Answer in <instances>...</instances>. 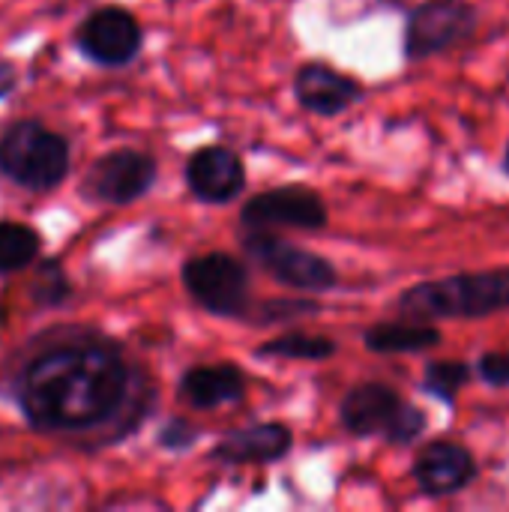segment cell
I'll return each mask as SVG.
<instances>
[{
	"label": "cell",
	"instance_id": "1",
	"mask_svg": "<svg viewBox=\"0 0 509 512\" xmlns=\"http://www.w3.org/2000/svg\"><path fill=\"white\" fill-rule=\"evenodd\" d=\"M0 387L36 432L81 450L126 441L156 411L150 372L123 342L84 324L27 339L0 366Z\"/></svg>",
	"mask_w": 509,
	"mask_h": 512
},
{
	"label": "cell",
	"instance_id": "2",
	"mask_svg": "<svg viewBox=\"0 0 509 512\" xmlns=\"http://www.w3.org/2000/svg\"><path fill=\"white\" fill-rule=\"evenodd\" d=\"M390 309L414 321H477L509 312V267L423 279L402 288Z\"/></svg>",
	"mask_w": 509,
	"mask_h": 512
},
{
	"label": "cell",
	"instance_id": "3",
	"mask_svg": "<svg viewBox=\"0 0 509 512\" xmlns=\"http://www.w3.org/2000/svg\"><path fill=\"white\" fill-rule=\"evenodd\" d=\"M339 423L351 438H378L390 447H411L429 429L426 411L387 381L354 384L339 402Z\"/></svg>",
	"mask_w": 509,
	"mask_h": 512
},
{
	"label": "cell",
	"instance_id": "4",
	"mask_svg": "<svg viewBox=\"0 0 509 512\" xmlns=\"http://www.w3.org/2000/svg\"><path fill=\"white\" fill-rule=\"evenodd\" d=\"M69 141L39 120H15L0 135V174L30 192H48L69 177Z\"/></svg>",
	"mask_w": 509,
	"mask_h": 512
},
{
	"label": "cell",
	"instance_id": "5",
	"mask_svg": "<svg viewBox=\"0 0 509 512\" xmlns=\"http://www.w3.org/2000/svg\"><path fill=\"white\" fill-rule=\"evenodd\" d=\"M180 282L189 300L213 318L225 321H249L252 315V282L249 267L237 255L228 252H204L192 255L180 267Z\"/></svg>",
	"mask_w": 509,
	"mask_h": 512
},
{
	"label": "cell",
	"instance_id": "6",
	"mask_svg": "<svg viewBox=\"0 0 509 512\" xmlns=\"http://www.w3.org/2000/svg\"><path fill=\"white\" fill-rule=\"evenodd\" d=\"M240 249L261 273H267L273 282H279L291 291L327 294L339 285V270L330 258L309 252V249L279 237L276 231L243 228Z\"/></svg>",
	"mask_w": 509,
	"mask_h": 512
},
{
	"label": "cell",
	"instance_id": "7",
	"mask_svg": "<svg viewBox=\"0 0 509 512\" xmlns=\"http://www.w3.org/2000/svg\"><path fill=\"white\" fill-rule=\"evenodd\" d=\"M480 27V9L471 0H420L402 33V57L423 63L465 45Z\"/></svg>",
	"mask_w": 509,
	"mask_h": 512
},
{
	"label": "cell",
	"instance_id": "8",
	"mask_svg": "<svg viewBox=\"0 0 509 512\" xmlns=\"http://www.w3.org/2000/svg\"><path fill=\"white\" fill-rule=\"evenodd\" d=\"M159 177V162L147 150L117 147L102 153L81 180V195L93 204L126 207L144 198Z\"/></svg>",
	"mask_w": 509,
	"mask_h": 512
},
{
	"label": "cell",
	"instance_id": "9",
	"mask_svg": "<svg viewBox=\"0 0 509 512\" xmlns=\"http://www.w3.org/2000/svg\"><path fill=\"white\" fill-rule=\"evenodd\" d=\"M330 222L327 201L318 189L303 183H285L252 195L240 210V228L258 231H321Z\"/></svg>",
	"mask_w": 509,
	"mask_h": 512
},
{
	"label": "cell",
	"instance_id": "10",
	"mask_svg": "<svg viewBox=\"0 0 509 512\" xmlns=\"http://www.w3.org/2000/svg\"><path fill=\"white\" fill-rule=\"evenodd\" d=\"M78 51L99 66H129L144 48V30L138 18L123 6L93 9L75 33Z\"/></svg>",
	"mask_w": 509,
	"mask_h": 512
},
{
	"label": "cell",
	"instance_id": "11",
	"mask_svg": "<svg viewBox=\"0 0 509 512\" xmlns=\"http://www.w3.org/2000/svg\"><path fill=\"white\" fill-rule=\"evenodd\" d=\"M411 477L426 498H453L477 483V456L453 438L429 441L411 465Z\"/></svg>",
	"mask_w": 509,
	"mask_h": 512
},
{
	"label": "cell",
	"instance_id": "12",
	"mask_svg": "<svg viewBox=\"0 0 509 512\" xmlns=\"http://www.w3.org/2000/svg\"><path fill=\"white\" fill-rule=\"evenodd\" d=\"M291 90L297 105L315 117H339L366 96V87L354 75L324 60L303 63L291 78Z\"/></svg>",
	"mask_w": 509,
	"mask_h": 512
},
{
	"label": "cell",
	"instance_id": "13",
	"mask_svg": "<svg viewBox=\"0 0 509 512\" xmlns=\"http://www.w3.org/2000/svg\"><path fill=\"white\" fill-rule=\"evenodd\" d=\"M186 189L201 204H231L246 189V165L225 144L198 147L183 168Z\"/></svg>",
	"mask_w": 509,
	"mask_h": 512
},
{
	"label": "cell",
	"instance_id": "14",
	"mask_svg": "<svg viewBox=\"0 0 509 512\" xmlns=\"http://www.w3.org/2000/svg\"><path fill=\"white\" fill-rule=\"evenodd\" d=\"M294 450V432L291 426L279 420L267 423H249L240 429H231L222 435L213 450L207 453L210 462L222 468H243V465H276Z\"/></svg>",
	"mask_w": 509,
	"mask_h": 512
},
{
	"label": "cell",
	"instance_id": "15",
	"mask_svg": "<svg viewBox=\"0 0 509 512\" xmlns=\"http://www.w3.org/2000/svg\"><path fill=\"white\" fill-rule=\"evenodd\" d=\"M246 375L237 363H198L189 366L177 381V396L195 411H216L222 405L243 402L246 396Z\"/></svg>",
	"mask_w": 509,
	"mask_h": 512
},
{
	"label": "cell",
	"instance_id": "16",
	"mask_svg": "<svg viewBox=\"0 0 509 512\" xmlns=\"http://www.w3.org/2000/svg\"><path fill=\"white\" fill-rule=\"evenodd\" d=\"M444 342L441 327L429 321H381L363 330V345L372 354H423Z\"/></svg>",
	"mask_w": 509,
	"mask_h": 512
},
{
	"label": "cell",
	"instance_id": "17",
	"mask_svg": "<svg viewBox=\"0 0 509 512\" xmlns=\"http://www.w3.org/2000/svg\"><path fill=\"white\" fill-rule=\"evenodd\" d=\"M339 354L336 339L321 336V333H306V330H288L282 336L267 339L264 345L255 348L258 360H300V363H324Z\"/></svg>",
	"mask_w": 509,
	"mask_h": 512
},
{
	"label": "cell",
	"instance_id": "18",
	"mask_svg": "<svg viewBox=\"0 0 509 512\" xmlns=\"http://www.w3.org/2000/svg\"><path fill=\"white\" fill-rule=\"evenodd\" d=\"M474 378V366L465 360H432L423 369L420 390L441 405H456L459 390H465Z\"/></svg>",
	"mask_w": 509,
	"mask_h": 512
},
{
	"label": "cell",
	"instance_id": "19",
	"mask_svg": "<svg viewBox=\"0 0 509 512\" xmlns=\"http://www.w3.org/2000/svg\"><path fill=\"white\" fill-rule=\"evenodd\" d=\"M42 237L24 222H0V276L18 273L39 258Z\"/></svg>",
	"mask_w": 509,
	"mask_h": 512
},
{
	"label": "cell",
	"instance_id": "20",
	"mask_svg": "<svg viewBox=\"0 0 509 512\" xmlns=\"http://www.w3.org/2000/svg\"><path fill=\"white\" fill-rule=\"evenodd\" d=\"M321 312V303L312 297H279L267 303H255L249 324H288V321H303Z\"/></svg>",
	"mask_w": 509,
	"mask_h": 512
},
{
	"label": "cell",
	"instance_id": "21",
	"mask_svg": "<svg viewBox=\"0 0 509 512\" xmlns=\"http://www.w3.org/2000/svg\"><path fill=\"white\" fill-rule=\"evenodd\" d=\"M69 294H72V285H69L66 273L60 270V264L57 261H45L39 267L36 282H33V300L39 306H60V303L69 300Z\"/></svg>",
	"mask_w": 509,
	"mask_h": 512
},
{
	"label": "cell",
	"instance_id": "22",
	"mask_svg": "<svg viewBox=\"0 0 509 512\" xmlns=\"http://www.w3.org/2000/svg\"><path fill=\"white\" fill-rule=\"evenodd\" d=\"M201 438V429L183 417H171L162 429H159V447L162 450H171V453H186L195 447V441Z\"/></svg>",
	"mask_w": 509,
	"mask_h": 512
},
{
	"label": "cell",
	"instance_id": "23",
	"mask_svg": "<svg viewBox=\"0 0 509 512\" xmlns=\"http://www.w3.org/2000/svg\"><path fill=\"white\" fill-rule=\"evenodd\" d=\"M474 375L492 387V390H507L509 387V351H489L480 354V360L474 363Z\"/></svg>",
	"mask_w": 509,
	"mask_h": 512
},
{
	"label": "cell",
	"instance_id": "24",
	"mask_svg": "<svg viewBox=\"0 0 509 512\" xmlns=\"http://www.w3.org/2000/svg\"><path fill=\"white\" fill-rule=\"evenodd\" d=\"M18 87V69L9 60H0V99H6Z\"/></svg>",
	"mask_w": 509,
	"mask_h": 512
},
{
	"label": "cell",
	"instance_id": "25",
	"mask_svg": "<svg viewBox=\"0 0 509 512\" xmlns=\"http://www.w3.org/2000/svg\"><path fill=\"white\" fill-rule=\"evenodd\" d=\"M501 168H504V174L509 177V141H507V150H504V162H501Z\"/></svg>",
	"mask_w": 509,
	"mask_h": 512
}]
</instances>
